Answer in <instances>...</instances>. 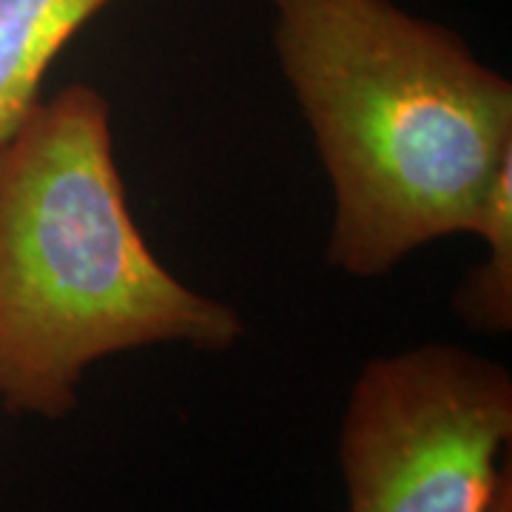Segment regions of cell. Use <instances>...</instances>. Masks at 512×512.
<instances>
[{"label":"cell","instance_id":"6da1fadb","mask_svg":"<svg viewBox=\"0 0 512 512\" xmlns=\"http://www.w3.org/2000/svg\"><path fill=\"white\" fill-rule=\"evenodd\" d=\"M282 74L333 185L328 262L390 274L476 237L512 165V83L393 0H268Z\"/></svg>","mask_w":512,"mask_h":512},{"label":"cell","instance_id":"7a4b0ae2","mask_svg":"<svg viewBox=\"0 0 512 512\" xmlns=\"http://www.w3.org/2000/svg\"><path fill=\"white\" fill-rule=\"evenodd\" d=\"M245 336L231 305L171 274L131 217L109 100L72 83L0 143V404L66 419L86 367L185 342Z\"/></svg>","mask_w":512,"mask_h":512},{"label":"cell","instance_id":"3957f363","mask_svg":"<svg viewBox=\"0 0 512 512\" xmlns=\"http://www.w3.org/2000/svg\"><path fill=\"white\" fill-rule=\"evenodd\" d=\"M510 441L507 367L456 345L370 359L339 430L350 512H487Z\"/></svg>","mask_w":512,"mask_h":512},{"label":"cell","instance_id":"277c9868","mask_svg":"<svg viewBox=\"0 0 512 512\" xmlns=\"http://www.w3.org/2000/svg\"><path fill=\"white\" fill-rule=\"evenodd\" d=\"M111 0H0V143L40 100L57 55Z\"/></svg>","mask_w":512,"mask_h":512},{"label":"cell","instance_id":"5b68a950","mask_svg":"<svg viewBox=\"0 0 512 512\" xmlns=\"http://www.w3.org/2000/svg\"><path fill=\"white\" fill-rule=\"evenodd\" d=\"M476 237L487 245V256L464 274L453 311L470 330L501 336L512 330V165L498 177Z\"/></svg>","mask_w":512,"mask_h":512},{"label":"cell","instance_id":"8992f818","mask_svg":"<svg viewBox=\"0 0 512 512\" xmlns=\"http://www.w3.org/2000/svg\"><path fill=\"white\" fill-rule=\"evenodd\" d=\"M487 512H512V467L507 464L504 473L498 478V487H495L493 498H490V507Z\"/></svg>","mask_w":512,"mask_h":512}]
</instances>
